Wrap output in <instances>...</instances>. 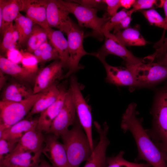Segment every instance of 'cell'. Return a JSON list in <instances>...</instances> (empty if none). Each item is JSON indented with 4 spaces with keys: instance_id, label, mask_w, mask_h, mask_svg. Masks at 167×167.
I'll return each mask as SVG.
<instances>
[{
    "instance_id": "60d3db41",
    "label": "cell",
    "mask_w": 167,
    "mask_h": 167,
    "mask_svg": "<svg viewBox=\"0 0 167 167\" xmlns=\"http://www.w3.org/2000/svg\"><path fill=\"white\" fill-rule=\"evenodd\" d=\"M167 51V37L165 38L161 47L156 49V51L151 55L154 59L160 58L162 57Z\"/></svg>"
},
{
    "instance_id": "cb8c5ba5",
    "label": "cell",
    "mask_w": 167,
    "mask_h": 167,
    "mask_svg": "<svg viewBox=\"0 0 167 167\" xmlns=\"http://www.w3.org/2000/svg\"><path fill=\"white\" fill-rule=\"evenodd\" d=\"M48 36L49 42L58 53L63 67H68L69 58L68 45L67 40L63 32L50 28L48 31Z\"/></svg>"
},
{
    "instance_id": "3957f363",
    "label": "cell",
    "mask_w": 167,
    "mask_h": 167,
    "mask_svg": "<svg viewBox=\"0 0 167 167\" xmlns=\"http://www.w3.org/2000/svg\"><path fill=\"white\" fill-rule=\"evenodd\" d=\"M76 120L72 128L68 129L60 137L71 167H79L82 162L87 160L93 151L82 127Z\"/></svg>"
},
{
    "instance_id": "f6af8a7d",
    "label": "cell",
    "mask_w": 167,
    "mask_h": 167,
    "mask_svg": "<svg viewBox=\"0 0 167 167\" xmlns=\"http://www.w3.org/2000/svg\"><path fill=\"white\" fill-rule=\"evenodd\" d=\"M157 62L167 66V51L162 57L158 58Z\"/></svg>"
},
{
    "instance_id": "7402d4cb",
    "label": "cell",
    "mask_w": 167,
    "mask_h": 167,
    "mask_svg": "<svg viewBox=\"0 0 167 167\" xmlns=\"http://www.w3.org/2000/svg\"><path fill=\"white\" fill-rule=\"evenodd\" d=\"M23 6V0H0L2 15V24L0 27L1 34L3 35L6 28L14 21L21 11Z\"/></svg>"
},
{
    "instance_id": "4dcf8cb0",
    "label": "cell",
    "mask_w": 167,
    "mask_h": 167,
    "mask_svg": "<svg viewBox=\"0 0 167 167\" xmlns=\"http://www.w3.org/2000/svg\"><path fill=\"white\" fill-rule=\"evenodd\" d=\"M134 12L132 9L128 11L123 8L111 17L109 20L102 27V30L103 35L105 37L108 36L110 33V31L113 29L122 19L130 15H132Z\"/></svg>"
},
{
    "instance_id": "6da1fadb",
    "label": "cell",
    "mask_w": 167,
    "mask_h": 167,
    "mask_svg": "<svg viewBox=\"0 0 167 167\" xmlns=\"http://www.w3.org/2000/svg\"><path fill=\"white\" fill-rule=\"evenodd\" d=\"M137 105L130 103L122 114L121 127L125 133L132 135L137 145L138 160H143L153 167H167V153L151 138L142 124L143 119L138 118Z\"/></svg>"
},
{
    "instance_id": "44dd1931",
    "label": "cell",
    "mask_w": 167,
    "mask_h": 167,
    "mask_svg": "<svg viewBox=\"0 0 167 167\" xmlns=\"http://www.w3.org/2000/svg\"><path fill=\"white\" fill-rule=\"evenodd\" d=\"M0 69L3 73L11 75L20 82L34 83L36 75L30 73L22 66L1 55Z\"/></svg>"
},
{
    "instance_id": "4316f807",
    "label": "cell",
    "mask_w": 167,
    "mask_h": 167,
    "mask_svg": "<svg viewBox=\"0 0 167 167\" xmlns=\"http://www.w3.org/2000/svg\"><path fill=\"white\" fill-rule=\"evenodd\" d=\"M48 34V31L34 24L26 42L27 51L33 54L41 45L47 41Z\"/></svg>"
},
{
    "instance_id": "5bb4252c",
    "label": "cell",
    "mask_w": 167,
    "mask_h": 167,
    "mask_svg": "<svg viewBox=\"0 0 167 167\" xmlns=\"http://www.w3.org/2000/svg\"><path fill=\"white\" fill-rule=\"evenodd\" d=\"M58 139L52 134H49L45 136V144L42 153L48 159L54 167H71L64 146Z\"/></svg>"
},
{
    "instance_id": "e0dca14e",
    "label": "cell",
    "mask_w": 167,
    "mask_h": 167,
    "mask_svg": "<svg viewBox=\"0 0 167 167\" xmlns=\"http://www.w3.org/2000/svg\"><path fill=\"white\" fill-rule=\"evenodd\" d=\"M49 0H23L21 11L26 13V16L36 24L48 31L46 18V10Z\"/></svg>"
},
{
    "instance_id": "b9f144b4",
    "label": "cell",
    "mask_w": 167,
    "mask_h": 167,
    "mask_svg": "<svg viewBox=\"0 0 167 167\" xmlns=\"http://www.w3.org/2000/svg\"><path fill=\"white\" fill-rule=\"evenodd\" d=\"M135 0H120V3L121 7H122L126 10L130 8L134 3Z\"/></svg>"
},
{
    "instance_id": "2e32d148",
    "label": "cell",
    "mask_w": 167,
    "mask_h": 167,
    "mask_svg": "<svg viewBox=\"0 0 167 167\" xmlns=\"http://www.w3.org/2000/svg\"><path fill=\"white\" fill-rule=\"evenodd\" d=\"M59 94L56 101L40 113L36 129L42 132L47 133L64 104L68 89L64 85L59 86Z\"/></svg>"
},
{
    "instance_id": "ab89813d",
    "label": "cell",
    "mask_w": 167,
    "mask_h": 167,
    "mask_svg": "<svg viewBox=\"0 0 167 167\" xmlns=\"http://www.w3.org/2000/svg\"><path fill=\"white\" fill-rule=\"evenodd\" d=\"M131 20V15H130L122 19L114 27L113 34L130 27Z\"/></svg>"
},
{
    "instance_id": "8992f818",
    "label": "cell",
    "mask_w": 167,
    "mask_h": 167,
    "mask_svg": "<svg viewBox=\"0 0 167 167\" xmlns=\"http://www.w3.org/2000/svg\"><path fill=\"white\" fill-rule=\"evenodd\" d=\"M60 1L69 13L75 15L80 26L91 28L95 34L103 37L102 27L110 17H99L97 15V8H88L71 1Z\"/></svg>"
},
{
    "instance_id": "5b68a950",
    "label": "cell",
    "mask_w": 167,
    "mask_h": 167,
    "mask_svg": "<svg viewBox=\"0 0 167 167\" xmlns=\"http://www.w3.org/2000/svg\"><path fill=\"white\" fill-rule=\"evenodd\" d=\"M132 73L136 88H153L167 79V66L156 62L126 65Z\"/></svg>"
},
{
    "instance_id": "7a4b0ae2",
    "label": "cell",
    "mask_w": 167,
    "mask_h": 167,
    "mask_svg": "<svg viewBox=\"0 0 167 167\" xmlns=\"http://www.w3.org/2000/svg\"><path fill=\"white\" fill-rule=\"evenodd\" d=\"M151 113L152 127L146 131L156 145L167 153V83L156 91Z\"/></svg>"
},
{
    "instance_id": "277c9868",
    "label": "cell",
    "mask_w": 167,
    "mask_h": 167,
    "mask_svg": "<svg viewBox=\"0 0 167 167\" xmlns=\"http://www.w3.org/2000/svg\"><path fill=\"white\" fill-rule=\"evenodd\" d=\"M42 93L33 94L20 102L0 101V136L10 126L23 119L30 112Z\"/></svg>"
},
{
    "instance_id": "9c48e42d",
    "label": "cell",
    "mask_w": 167,
    "mask_h": 167,
    "mask_svg": "<svg viewBox=\"0 0 167 167\" xmlns=\"http://www.w3.org/2000/svg\"><path fill=\"white\" fill-rule=\"evenodd\" d=\"M76 113L71 91L68 90L64 104L61 111L52 122L47 134L54 135L58 138L73 125Z\"/></svg>"
},
{
    "instance_id": "1f68e13d",
    "label": "cell",
    "mask_w": 167,
    "mask_h": 167,
    "mask_svg": "<svg viewBox=\"0 0 167 167\" xmlns=\"http://www.w3.org/2000/svg\"><path fill=\"white\" fill-rule=\"evenodd\" d=\"M22 58L21 61L22 66L28 72L36 75L38 72V64L36 57L33 54L27 51L20 50Z\"/></svg>"
},
{
    "instance_id": "d6a6232c",
    "label": "cell",
    "mask_w": 167,
    "mask_h": 167,
    "mask_svg": "<svg viewBox=\"0 0 167 167\" xmlns=\"http://www.w3.org/2000/svg\"><path fill=\"white\" fill-rule=\"evenodd\" d=\"M140 12L148 20L150 24L154 25L163 28L165 30V19L155 9L142 10Z\"/></svg>"
},
{
    "instance_id": "ba28073f",
    "label": "cell",
    "mask_w": 167,
    "mask_h": 167,
    "mask_svg": "<svg viewBox=\"0 0 167 167\" xmlns=\"http://www.w3.org/2000/svg\"><path fill=\"white\" fill-rule=\"evenodd\" d=\"M68 45L69 58L68 71L64 76L67 78L76 72L82 67L79 64L81 58L87 55H93L92 53L87 52L83 45L84 31L73 22L67 33Z\"/></svg>"
},
{
    "instance_id": "7dc6e473",
    "label": "cell",
    "mask_w": 167,
    "mask_h": 167,
    "mask_svg": "<svg viewBox=\"0 0 167 167\" xmlns=\"http://www.w3.org/2000/svg\"><path fill=\"white\" fill-rule=\"evenodd\" d=\"M162 7H163L165 14V30H167V0H164Z\"/></svg>"
},
{
    "instance_id": "4fadbf2b",
    "label": "cell",
    "mask_w": 167,
    "mask_h": 167,
    "mask_svg": "<svg viewBox=\"0 0 167 167\" xmlns=\"http://www.w3.org/2000/svg\"><path fill=\"white\" fill-rule=\"evenodd\" d=\"M94 125L99 135V141L84 167H106V152L110 143L107 137L109 126L106 122L103 127L96 121L94 122Z\"/></svg>"
},
{
    "instance_id": "f35d334b",
    "label": "cell",
    "mask_w": 167,
    "mask_h": 167,
    "mask_svg": "<svg viewBox=\"0 0 167 167\" xmlns=\"http://www.w3.org/2000/svg\"><path fill=\"white\" fill-rule=\"evenodd\" d=\"M82 6L89 8L98 9L101 4L104 3L102 0H71Z\"/></svg>"
},
{
    "instance_id": "ffe728a7",
    "label": "cell",
    "mask_w": 167,
    "mask_h": 167,
    "mask_svg": "<svg viewBox=\"0 0 167 167\" xmlns=\"http://www.w3.org/2000/svg\"><path fill=\"white\" fill-rule=\"evenodd\" d=\"M38 118L27 117L22 120L5 130L0 136V139L19 141L26 133L36 128Z\"/></svg>"
},
{
    "instance_id": "e575fe53",
    "label": "cell",
    "mask_w": 167,
    "mask_h": 167,
    "mask_svg": "<svg viewBox=\"0 0 167 167\" xmlns=\"http://www.w3.org/2000/svg\"><path fill=\"white\" fill-rule=\"evenodd\" d=\"M18 142L4 139H0V161L12 153Z\"/></svg>"
},
{
    "instance_id": "603a6c76",
    "label": "cell",
    "mask_w": 167,
    "mask_h": 167,
    "mask_svg": "<svg viewBox=\"0 0 167 167\" xmlns=\"http://www.w3.org/2000/svg\"><path fill=\"white\" fill-rule=\"evenodd\" d=\"M41 92V96L35 103L27 117H32L41 113L54 103L59 94V86L56 82Z\"/></svg>"
},
{
    "instance_id": "ac0fdd59",
    "label": "cell",
    "mask_w": 167,
    "mask_h": 167,
    "mask_svg": "<svg viewBox=\"0 0 167 167\" xmlns=\"http://www.w3.org/2000/svg\"><path fill=\"white\" fill-rule=\"evenodd\" d=\"M42 153V150L36 152H13L0 161V167H36Z\"/></svg>"
},
{
    "instance_id": "bcb514c9",
    "label": "cell",
    "mask_w": 167,
    "mask_h": 167,
    "mask_svg": "<svg viewBox=\"0 0 167 167\" xmlns=\"http://www.w3.org/2000/svg\"><path fill=\"white\" fill-rule=\"evenodd\" d=\"M36 167H54L52 165L49 164L45 159L41 157L40 162Z\"/></svg>"
},
{
    "instance_id": "d6986e66",
    "label": "cell",
    "mask_w": 167,
    "mask_h": 167,
    "mask_svg": "<svg viewBox=\"0 0 167 167\" xmlns=\"http://www.w3.org/2000/svg\"><path fill=\"white\" fill-rule=\"evenodd\" d=\"M44 140L42 132L36 128L32 129L21 138L13 152H37L42 149Z\"/></svg>"
},
{
    "instance_id": "7bdbcfd3",
    "label": "cell",
    "mask_w": 167,
    "mask_h": 167,
    "mask_svg": "<svg viewBox=\"0 0 167 167\" xmlns=\"http://www.w3.org/2000/svg\"><path fill=\"white\" fill-rule=\"evenodd\" d=\"M12 37L13 42L16 45V42L19 40V35L17 29L14 24L12 28Z\"/></svg>"
},
{
    "instance_id": "83f0119b",
    "label": "cell",
    "mask_w": 167,
    "mask_h": 167,
    "mask_svg": "<svg viewBox=\"0 0 167 167\" xmlns=\"http://www.w3.org/2000/svg\"><path fill=\"white\" fill-rule=\"evenodd\" d=\"M14 24L16 27L19 35V44L20 46L26 45L34 24L30 19L20 12L14 20Z\"/></svg>"
},
{
    "instance_id": "836d02e7",
    "label": "cell",
    "mask_w": 167,
    "mask_h": 167,
    "mask_svg": "<svg viewBox=\"0 0 167 167\" xmlns=\"http://www.w3.org/2000/svg\"><path fill=\"white\" fill-rule=\"evenodd\" d=\"M14 24L12 22L6 28L3 34V38L0 45V52L5 53L9 49H17V45L12 40V31Z\"/></svg>"
},
{
    "instance_id": "d590c367",
    "label": "cell",
    "mask_w": 167,
    "mask_h": 167,
    "mask_svg": "<svg viewBox=\"0 0 167 167\" xmlns=\"http://www.w3.org/2000/svg\"><path fill=\"white\" fill-rule=\"evenodd\" d=\"M159 1L155 0H135L133 4L132 9L134 12L137 11L150 9L154 6L158 7Z\"/></svg>"
},
{
    "instance_id": "8d00e7d4",
    "label": "cell",
    "mask_w": 167,
    "mask_h": 167,
    "mask_svg": "<svg viewBox=\"0 0 167 167\" xmlns=\"http://www.w3.org/2000/svg\"><path fill=\"white\" fill-rule=\"evenodd\" d=\"M107 6V11L108 16L111 17L115 15L120 7V0H102Z\"/></svg>"
},
{
    "instance_id": "8fae6325",
    "label": "cell",
    "mask_w": 167,
    "mask_h": 167,
    "mask_svg": "<svg viewBox=\"0 0 167 167\" xmlns=\"http://www.w3.org/2000/svg\"><path fill=\"white\" fill-rule=\"evenodd\" d=\"M69 13L60 0H49L46 10L48 26L52 28H57L66 34L72 23Z\"/></svg>"
},
{
    "instance_id": "7c38bea8",
    "label": "cell",
    "mask_w": 167,
    "mask_h": 167,
    "mask_svg": "<svg viewBox=\"0 0 167 167\" xmlns=\"http://www.w3.org/2000/svg\"><path fill=\"white\" fill-rule=\"evenodd\" d=\"M63 67L60 60H56L38 71L34 83V94L42 92L62 78Z\"/></svg>"
},
{
    "instance_id": "f1b7e54d",
    "label": "cell",
    "mask_w": 167,
    "mask_h": 167,
    "mask_svg": "<svg viewBox=\"0 0 167 167\" xmlns=\"http://www.w3.org/2000/svg\"><path fill=\"white\" fill-rule=\"evenodd\" d=\"M48 41L41 45L33 53L36 57L39 63L44 64L53 60H60L58 53Z\"/></svg>"
},
{
    "instance_id": "d4e9b609",
    "label": "cell",
    "mask_w": 167,
    "mask_h": 167,
    "mask_svg": "<svg viewBox=\"0 0 167 167\" xmlns=\"http://www.w3.org/2000/svg\"><path fill=\"white\" fill-rule=\"evenodd\" d=\"M34 94L33 90L20 82L12 83L4 89L2 101L20 102L27 99Z\"/></svg>"
},
{
    "instance_id": "30bf717a",
    "label": "cell",
    "mask_w": 167,
    "mask_h": 167,
    "mask_svg": "<svg viewBox=\"0 0 167 167\" xmlns=\"http://www.w3.org/2000/svg\"><path fill=\"white\" fill-rule=\"evenodd\" d=\"M109 54L121 58L125 62L126 65L145 63L144 58H138L134 55L118 40L113 34L111 33L105 37L104 43L99 51L93 53V56H99L105 58Z\"/></svg>"
},
{
    "instance_id": "ee69618b",
    "label": "cell",
    "mask_w": 167,
    "mask_h": 167,
    "mask_svg": "<svg viewBox=\"0 0 167 167\" xmlns=\"http://www.w3.org/2000/svg\"><path fill=\"white\" fill-rule=\"evenodd\" d=\"M6 76L4 74V73L1 71H0V89L3 88L6 81Z\"/></svg>"
},
{
    "instance_id": "52a82bcc",
    "label": "cell",
    "mask_w": 167,
    "mask_h": 167,
    "mask_svg": "<svg viewBox=\"0 0 167 167\" xmlns=\"http://www.w3.org/2000/svg\"><path fill=\"white\" fill-rule=\"evenodd\" d=\"M75 106L79 122L89 140L91 148L94 149L92 135V117L91 108L84 99L77 79L75 75L71 76L70 88Z\"/></svg>"
},
{
    "instance_id": "9a60e30c",
    "label": "cell",
    "mask_w": 167,
    "mask_h": 167,
    "mask_svg": "<svg viewBox=\"0 0 167 167\" xmlns=\"http://www.w3.org/2000/svg\"><path fill=\"white\" fill-rule=\"evenodd\" d=\"M103 65L107 83L117 86H127L131 91L136 88V83L131 71L127 67L111 66L105 61V58L99 56L96 57Z\"/></svg>"
},
{
    "instance_id": "f546056e",
    "label": "cell",
    "mask_w": 167,
    "mask_h": 167,
    "mask_svg": "<svg viewBox=\"0 0 167 167\" xmlns=\"http://www.w3.org/2000/svg\"><path fill=\"white\" fill-rule=\"evenodd\" d=\"M125 152L121 151L115 156L107 157L106 167H151L149 163H138L129 161L123 157Z\"/></svg>"
},
{
    "instance_id": "484cf974",
    "label": "cell",
    "mask_w": 167,
    "mask_h": 167,
    "mask_svg": "<svg viewBox=\"0 0 167 167\" xmlns=\"http://www.w3.org/2000/svg\"><path fill=\"white\" fill-rule=\"evenodd\" d=\"M139 26L130 27L113 34L118 40L124 46H141L145 45L148 42L140 34Z\"/></svg>"
},
{
    "instance_id": "74e56055",
    "label": "cell",
    "mask_w": 167,
    "mask_h": 167,
    "mask_svg": "<svg viewBox=\"0 0 167 167\" xmlns=\"http://www.w3.org/2000/svg\"><path fill=\"white\" fill-rule=\"evenodd\" d=\"M5 54L6 58L11 62L18 64L21 63L22 54L17 49L8 50Z\"/></svg>"
}]
</instances>
